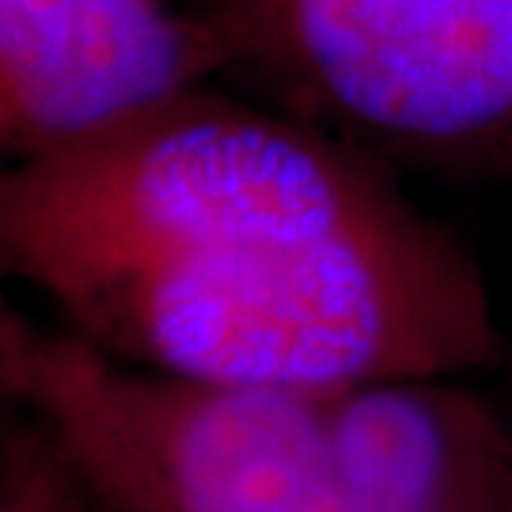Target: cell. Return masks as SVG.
Instances as JSON below:
<instances>
[{
	"instance_id": "cell-1",
	"label": "cell",
	"mask_w": 512,
	"mask_h": 512,
	"mask_svg": "<svg viewBox=\"0 0 512 512\" xmlns=\"http://www.w3.org/2000/svg\"><path fill=\"white\" fill-rule=\"evenodd\" d=\"M0 266L110 361L239 391L501 361L471 247L391 164L205 88L0 179Z\"/></svg>"
},
{
	"instance_id": "cell-2",
	"label": "cell",
	"mask_w": 512,
	"mask_h": 512,
	"mask_svg": "<svg viewBox=\"0 0 512 512\" xmlns=\"http://www.w3.org/2000/svg\"><path fill=\"white\" fill-rule=\"evenodd\" d=\"M0 387L110 512H512V418L463 380L186 384L4 304Z\"/></svg>"
},
{
	"instance_id": "cell-3",
	"label": "cell",
	"mask_w": 512,
	"mask_h": 512,
	"mask_svg": "<svg viewBox=\"0 0 512 512\" xmlns=\"http://www.w3.org/2000/svg\"><path fill=\"white\" fill-rule=\"evenodd\" d=\"M236 73L387 164L512 183V0H217Z\"/></svg>"
},
{
	"instance_id": "cell-4",
	"label": "cell",
	"mask_w": 512,
	"mask_h": 512,
	"mask_svg": "<svg viewBox=\"0 0 512 512\" xmlns=\"http://www.w3.org/2000/svg\"><path fill=\"white\" fill-rule=\"evenodd\" d=\"M236 73L213 12L167 0H0V148L31 164Z\"/></svg>"
},
{
	"instance_id": "cell-5",
	"label": "cell",
	"mask_w": 512,
	"mask_h": 512,
	"mask_svg": "<svg viewBox=\"0 0 512 512\" xmlns=\"http://www.w3.org/2000/svg\"><path fill=\"white\" fill-rule=\"evenodd\" d=\"M0 512H110L69 452L35 418L8 410L0 425Z\"/></svg>"
},
{
	"instance_id": "cell-6",
	"label": "cell",
	"mask_w": 512,
	"mask_h": 512,
	"mask_svg": "<svg viewBox=\"0 0 512 512\" xmlns=\"http://www.w3.org/2000/svg\"><path fill=\"white\" fill-rule=\"evenodd\" d=\"M501 361H505V399H501V406H505V414L512 418V338L501 349Z\"/></svg>"
}]
</instances>
